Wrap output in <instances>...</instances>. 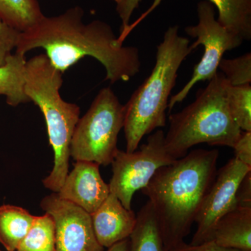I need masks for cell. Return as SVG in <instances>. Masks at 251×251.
<instances>
[{"instance_id": "cell-1", "label": "cell", "mask_w": 251, "mask_h": 251, "mask_svg": "<svg viewBox=\"0 0 251 251\" xmlns=\"http://www.w3.org/2000/svg\"><path fill=\"white\" fill-rule=\"evenodd\" d=\"M83 10L78 6L53 17L44 16L35 25L20 34L16 53L45 50L50 62L64 74L84 57L98 60L111 84L130 80L140 72L139 50L125 46L106 23L82 22Z\"/></svg>"}, {"instance_id": "cell-2", "label": "cell", "mask_w": 251, "mask_h": 251, "mask_svg": "<svg viewBox=\"0 0 251 251\" xmlns=\"http://www.w3.org/2000/svg\"><path fill=\"white\" fill-rule=\"evenodd\" d=\"M219 152L197 149L160 168L142 190L152 205L165 250L184 242L215 179Z\"/></svg>"}, {"instance_id": "cell-3", "label": "cell", "mask_w": 251, "mask_h": 251, "mask_svg": "<svg viewBox=\"0 0 251 251\" xmlns=\"http://www.w3.org/2000/svg\"><path fill=\"white\" fill-rule=\"evenodd\" d=\"M190 40L171 26L157 46L156 63L151 74L125 105L123 129L127 152L138 150L145 135L166 125V110L185 59L191 53Z\"/></svg>"}, {"instance_id": "cell-4", "label": "cell", "mask_w": 251, "mask_h": 251, "mask_svg": "<svg viewBox=\"0 0 251 251\" xmlns=\"http://www.w3.org/2000/svg\"><path fill=\"white\" fill-rule=\"evenodd\" d=\"M229 85L224 74L218 72L206 87L198 91L193 103L170 115L165 147L174 159L186 156L200 144L233 148L242 131L229 113Z\"/></svg>"}, {"instance_id": "cell-5", "label": "cell", "mask_w": 251, "mask_h": 251, "mask_svg": "<svg viewBox=\"0 0 251 251\" xmlns=\"http://www.w3.org/2000/svg\"><path fill=\"white\" fill-rule=\"evenodd\" d=\"M62 75L45 54L26 61L25 94L42 112L54 151L53 168L43 180L44 186L53 193L58 192L69 173L71 142L80 114L78 105L61 97Z\"/></svg>"}, {"instance_id": "cell-6", "label": "cell", "mask_w": 251, "mask_h": 251, "mask_svg": "<svg viewBox=\"0 0 251 251\" xmlns=\"http://www.w3.org/2000/svg\"><path fill=\"white\" fill-rule=\"evenodd\" d=\"M125 107L110 87L101 89L83 117L79 119L71 142L70 155L75 161L111 164L124 127Z\"/></svg>"}, {"instance_id": "cell-7", "label": "cell", "mask_w": 251, "mask_h": 251, "mask_svg": "<svg viewBox=\"0 0 251 251\" xmlns=\"http://www.w3.org/2000/svg\"><path fill=\"white\" fill-rule=\"evenodd\" d=\"M198 23L185 27L187 35L196 41L190 45L191 52L198 46H204V53L200 62L195 66L192 76L177 94L171 97L168 110L171 112L181 103L198 82L210 80L219 72V64L227 51L232 50L244 42L239 37L223 27L215 18L214 6L209 1H200L197 5Z\"/></svg>"}, {"instance_id": "cell-8", "label": "cell", "mask_w": 251, "mask_h": 251, "mask_svg": "<svg viewBox=\"0 0 251 251\" xmlns=\"http://www.w3.org/2000/svg\"><path fill=\"white\" fill-rule=\"evenodd\" d=\"M165 133L158 129L149 135L139 150L127 152L117 150L112 162V176L109 188L126 209H131L136 191L146 187L161 167L175 161L165 147Z\"/></svg>"}, {"instance_id": "cell-9", "label": "cell", "mask_w": 251, "mask_h": 251, "mask_svg": "<svg viewBox=\"0 0 251 251\" xmlns=\"http://www.w3.org/2000/svg\"><path fill=\"white\" fill-rule=\"evenodd\" d=\"M251 172V167L232 158L217 171L196 216V230L190 244L210 241L216 224L237 206V192L243 180Z\"/></svg>"}, {"instance_id": "cell-10", "label": "cell", "mask_w": 251, "mask_h": 251, "mask_svg": "<svg viewBox=\"0 0 251 251\" xmlns=\"http://www.w3.org/2000/svg\"><path fill=\"white\" fill-rule=\"evenodd\" d=\"M40 206L55 226V251H105L94 234L89 213L52 193Z\"/></svg>"}, {"instance_id": "cell-11", "label": "cell", "mask_w": 251, "mask_h": 251, "mask_svg": "<svg viewBox=\"0 0 251 251\" xmlns=\"http://www.w3.org/2000/svg\"><path fill=\"white\" fill-rule=\"evenodd\" d=\"M99 166L94 162L76 161L57 193L59 197L90 214L94 212L110 193L109 185L100 176Z\"/></svg>"}, {"instance_id": "cell-12", "label": "cell", "mask_w": 251, "mask_h": 251, "mask_svg": "<svg viewBox=\"0 0 251 251\" xmlns=\"http://www.w3.org/2000/svg\"><path fill=\"white\" fill-rule=\"evenodd\" d=\"M90 216L97 240L107 249L128 239L137 221L134 211L126 209L112 193Z\"/></svg>"}, {"instance_id": "cell-13", "label": "cell", "mask_w": 251, "mask_h": 251, "mask_svg": "<svg viewBox=\"0 0 251 251\" xmlns=\"http://www.w3.org/2000/svg\"><path fill=\"white\" fill-rule=\"evenodd\" d=\"M210 241L221 247L251 251V206L237 205L223 216Z\"/></svg>"}, {"instance_id": "cell-14", "label": "cell", "mask_w": 251, "mask_h": 251, "mask_svg": "<svg viewBox=\"0 0 251 251\" xmlns=\"http://www.w3.org/2000/svg\"><path fill=\"white\" fill-rule=\"evenodd\" d=\"M36 216L20 206H0V244L7 251H16L29 232Z\"/></svg>"}, {"instance_id": "cell-15", "label": "cell", "mask_w": 251, "mask_h": 251, "mask_svg": "<svg viewBox=\"0 0 251 251\" xmlns=\"http://www.w3.org/2000/svg\"><path fill=\"white\" fill-rule=\"evenodd\" d=\"M219 12L218 22L243 41L251 39V0H208Z\"/></svg>"}, {"instance_id": "cell-16", "label": "cell", "mask_w": 251, "mask_h": 251, "mask_svg": "<svg viewBox=\"0 0 251 251\" xmlns=\"http://www.w3.org/2000/svg\"><path fill=\"white\" fill-rule=\"evenodd\" d=\"M130 234L128 251H166L151 202L148 201L137 214Z\"/></svg>"}, {"instance_id": "cell-17", "label": "cell", "mask_w": 251, "mask_h": 251, "mask_svg": "<svg viewBox=\"0 0 251 251\" xmlns=\"http://www.w3.org/2000/svg\"><path fill=\"white\" fill-rule=\"evenodd\" d=\"M25 64V55L15 52L0 67V95L6 97V103L11 106L29 101L24 92Z\"/></svg>"}, {"instance_id": "cell-18", "label": "cell", "mask_w": 251, "mask_h": 251, "mask_svg": "<svg viewBox=\"0 0 251 251\" xmlns=\"http://www.w3.org/2000/svg\"><path fill=\"white\" fill-rule=\"evenodd\" d=\"M37 0H0V20L23 32L44 18Z\"/></svg>"}, {"instance_id": "cell-19", "label": "cell", "mask_w": 251, "mask_h": 251, "mask_svg": "<svg viewBox=\"0 0 251 251\" xmlns=\"http://www.w3.org/2000/svg\"><path fill=\"white\" fill-rule=\"evenodd\" d=\"M16 251H55V226L48 213L36 216Z\"/></svg>"}, {"instance_id": "cell-20", "label": "cell", "mask_w": 251, "mask_h": 251, "mask_svg": "<svg viewBox=\"0 0 251 251\" xmlns=\"http://www.w3.org/2000/svg\"><path fill=\"white\" fill-rule=\"evenodd\" d=\"M227 99L229 113L239 128L251 132V85H229Z\"/></svg>"}, {"instance_id": "cell-21", "label": "cell", "mask_w": 251, "mask_h": 251, "mask_svg": "<svg viewBox=\"0 0 251 251\" xmlns=\"http://www.w3.org/2000/svg\"><path fill=\"white\" fill-rule=\"evenodd\" d=\"M219 69L230 85H251V52H247L234 59L223 58L219 63Z\"/></svg>"}, {"instance_id": "cell-22", "label": "cell", "mask_w": 251, "mask_h": 251, "mask_svg": "<svg viewBox=\"0 0 251 251\" xmlns=\"http://www.w3.org/2000/svg\"><path fill=\"white\" fill-rule=\"evenodd\" d=\"M20 34L21 31L0 20V67L6 64L13 50L16 49Z\"/></svg>"}, {"instance_id": "cell-23", "label": "cell", "mask_w": 251, "mask_h": 251, "mask_svg": "<svg viewBox=\"0 0 251 251\" xmlns=\"http://www.w3.org/2000/svg\"><path fill=\"white\" fill-rule=\"evenodd\" d=\"M116 4V11L121 19L124 35L129 28L130 18L143 0H112Z\"/></svg>"}, {"instance_id": "cell-24", "label": "cell", "mask_w": 251, "mask_h": 251, "mask_svg": "<svg viewBox=\"0 0 251 251\" xmlns=\"http://www.w3.org/2000/svg\"><path fill=\"white\" fill-rule=\"evenodd\" d=\"M232 149L234 150V158L251 167V132L242 131Z\"/></svg>"}, {"instance_id": "cell-25", "label": "cell", "mask_w": 251, "mask_h": 251, "mask_svg": "<svg viewBox=\"0 0 251 251\" xmlns=\"http://www.w3.org/2000/svg\"><path fill=\"white\" fill-rule=\"evenodd\" d=\"M168 251H242L237 249H228L218 245L213 241H207L197 245L182 242Z\"/></svg>"}, {"instance_id": "cell-26", "label": "cell", "mask_w": 251, "mask_h": 251, "mask_svg": "<svg viewBox=\"0 0 251 251\" xmlns=\"http://www.w3.org/2000/svg\"><path fill=\"white\" fill-rule=\"evenodd\" d=\"M128 246L129 239H126L114 244L111 247L108 248L107 251H128Z\"/></svg>"}, {"instance_id": "cell-27", "label": "cell", "mask_w": 251, "mask_h": 251, "mask_svg": "<svg viewBox=\"0 0 251 251\" xmlns=\"http://www.w3.org/2000/svg\"></svg>"}]
</instances>
